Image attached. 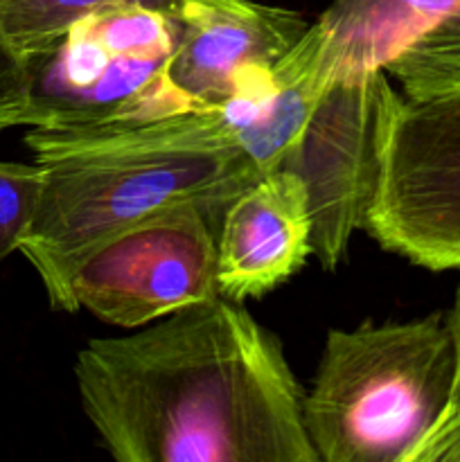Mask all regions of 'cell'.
I'll use <instances>...</instances> for the list:
<instances>
[{
	"mask_svg": "<svg viewBox=\"0 0 460 462\" xmlns=\"http://www.w3.org/2000/svg\"><path fill=\"white\" fill-rule=\"evenodd\" d=\"M30 99V66L0 39V134L23 126Z\"/></svg>",
	"mask_w": 460,
	"mask_h": 462,
	"instance_id": "9a60e30c",
	"label": "cell"
},
{
	"mask_svg": "<svg viewBox=\"0 0 460 462\" xmlns=\"http://www.w3.org/2000/svg\"><path fill=\"white\" fill-rule=\"evenodd\" d=\"M460 0H334L314 25L323 34L329 81L383 70Z\"/></svg>",
	"mask_w": 460,
	"mask_h": 462,
	"instance_id": "30bf717a",
	"label": "cell"
},
{
	"mask_svg": "<svg viewBox=\"0 0 460 462\" xmlns=\"http://www.w3.org/2000/svg\"><path fill=\"white\" fill-rule=\"evenodd\" d=\"M445 319L454 341V382L449 400L436 424L409 456V462H460V289Z\"/></svg>",
	"mask_w": 460,
	"mask_h": 462,
	"instance_id": "5bb4252c",
	"label": "cell"
},
{
	"mask_svg": "<svg viewBox=\"0 0 460 462\" xmlns=\"http://www.w3.org/2000/svg\"><path fill=\"white\" fill-rule=\"evenodd\" d=\"M75 379L120 462H320L282 343L225 296L93 338Z\"/></svg>",
	"mask_w": 460,
	"mask_h": 462,
	"instance_id": "6da1fadb",
	"label": "cell"
},
{
	"mask_svg": "<svg viewBox=\"0 0 460 462\" xmlns=\"http://www.w3.org/2000/svg\"><path fill=\"white\" fill-rule=\"evenodd\" d=\"M363 230L422 269L460 271V93L406 99Z\"/></svg>",
	"mask_w": 460,
	"mask_h": 462,
	"instance_id": "52a82bcc",
	"label": "cell"
},
{
	"mask_svg": "<svg viewBox=\"0 0 460 462\" xmlns=\"http://www.w3.org/2000/svg\"><path fill=\"white\" fill-rule=\"evenodd\" d=\"M43 192L41 162L0 161V262L21 248Z\"/></svg>",
	"mask_w": 460,
	"mask_h": 462,
	"instance_id": "4fadbf2b",
	"label": "cell"
},
{
	"mask_svg": "<svg viewBox=\"0 0 460 462\" xmlns=\"http://www.w3.org/2000/svg\"><path fill=\"white\" fill-rule=\"evenodd\" d=\"M311 253V217L300 179L273 170L225 206L216 235V282L230 300L262 298L296 275Z\"/></svg>",
	"mask_w": 460,
	"mask_h": 462,
	"instance_id": "9c48e42d",
	"label": "cell"
},
{
	"mask_svg": "<svg viewBox=\"0 0 460 462\" xmlns=\"http://www.w3.org/2000/svg\"><path fill=\"white\" fill-rule=\"evenodd\" d=\"M221 217L201 203H180L117 235L72 278L75 311L138 329L176 310L219 298Z\"/></svg>",
	"mask_w": 460,
	"mask_h": 462,
	"instance_id": "8992f818",
	"label": "cell"
},
{
	"mask_svg": "<svg viewBox=\"0 0 460 462\" xmlns=\"http://www.w3.org/2000/svg\"><path fill=\"white\" fill-rule=\"evenodd\" d=\"M383 70L410 102L460 93V3Z\"/></svg>",
	"mask_w": 460,
	"mask_h": 462,
	"instance_id": "8fae6325",
	"label": "cell"
},
{
	"mask_svg": "<svg viewBox=\"0 0 460 462\" xmlns=\"http://www.w3.org/2000/svg\"><path fill=\"white\" fill-rule=\"evenodd\" d=\"M113 0H0V39L25 63L48 52L77 18ZM176 12L180 0H140Z\"/></svg>",
	"mask_w": 460,
	"mask_h": 462,
	"instance_id": "7c38bea8",
	"label": "cell"
},
{
	"mask_svg": "<svg viewBox=\"0 0 460 462\" xmlns=\"http://www.w3.org/2000/svg\"><path fill=\"white\" fill-rule=\"evenodd\" d=\"M179 45L171 79L203 106L230 97L239 75L275 66L309 23L291 9L255 0H180Z\"/></svg>",
	"mask_w": 460,
	"mask_h": 462,
	"instance_id": "ba28073f",
	"label": "cell"
},
{
	"mask_svg": "<svg viewBox=\"0 0 460 462\" xmlns=\"http://www.w3.org/2000/svg\"><path fill=\"white\" fill-rule=\"evenodd\" d=\"M180 23L140 0H113L77 18L30 61L23 126L36 161L79 152L179 113L207 108L171 79Z\"/></svg>",
	"mask_w": 460,
	"mask_h": 462,
	"instance_id": "7a4b0ae2",
	"label": "cell"
},
{
	"mask_svg": "<svg viewBox=\"0 0 460 462\" xmlns=\"http://www.w3.org/2000/svg\"><path fill=\"white\" fill-rule=\"evenodd\" d=\"M454 382L445 314L332 329L302 395L307 436L323 462H409Z\"/></svg>",
	"mask_w": 460,
	"mask_h": 462,
	"instance_id": "277c9868",
	"label": "cell"
},
{
	"mask_svg": "<svg viewBox=\"0 0 460 462\" xmlns=\"http://www.w3.org/2000/svg\"><path fill=\"white\" fill-rule=\"evenodd\" d=\"M406 99L386 70L334 79L278 170L300 179L311 217V253L338 269L377 199L392 126Z\"/></svg>",
	"mask_w": 460,
	"mask_h": 462,
	"instance_id": "5b68a950",
	"label": "cell"
},
{
	"mask_svg": "<svg viewBox=\"0 0 460 462\" xmlns=\"http://www.w3.org/2000/svg\"><path fill=\"white\" fill-rule=\"evenodd\" d=\"M39 210L18 251L50 305L75 314L72 278L124 230L180 203L225 206L262 174L233 152H102L43 158Z\"/></svg>",
	"mask_w": 460,
	"mask_h": 462,
	"instance_id": "3957f363",
	"label": "cell"
}]
</instances>
